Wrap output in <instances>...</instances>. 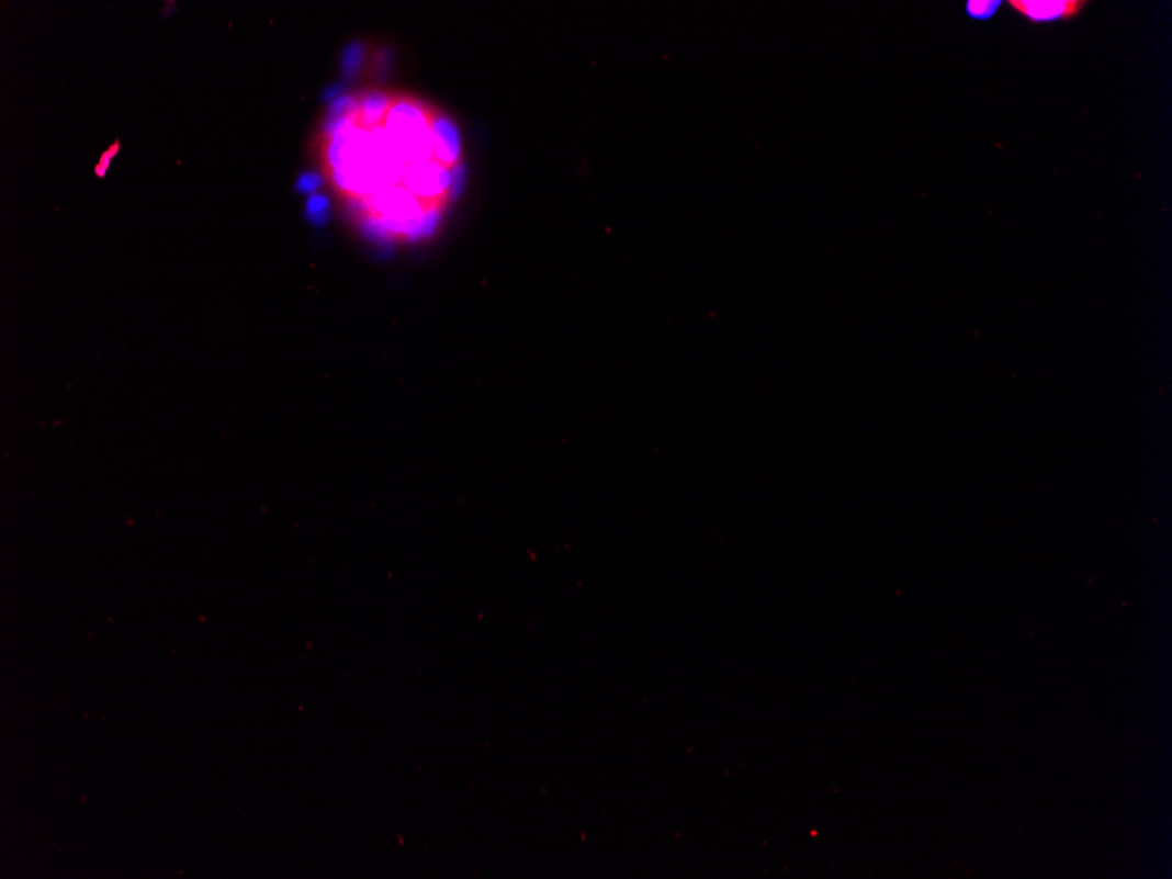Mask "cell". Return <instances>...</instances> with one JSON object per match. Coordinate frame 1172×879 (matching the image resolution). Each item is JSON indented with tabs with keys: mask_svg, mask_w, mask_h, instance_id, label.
Listing matches in <instances>:
<instances>
[{
	"mask_svg": "<svg viewBox=\"0 0 1172 879\" xmlns=\"http://www.w3.org/2000/svg\"><path fill=\"white\" fill-rule=\"evenodd\" d=\"M319 169L351 218L392 243L432 236L455 201L464 149L447 111L412 93L362 90L337 102Z\"/></svg>",
	"mask_w": 1172,
	"mask_h": 879,
	"instance_id": "1",
	"label": "cell"
},
{
	"mask_svg": "<svg viewBox=\"0 0 1172 879\" xmlns=\"http://www.w3.org/2000/svg\"><path fill=\"white\" fill-rule=\"evenodd\" d=\"M1089 4V0H1010L1007 2V5L1030 25L1072 22L1081 16Z\"/></svg>",
	"mask_w": 1172,
	"mask_h": 879,
	"instance_id": "2",
	"label": "cell"
},
{
	"mask_svg": "<svg viewBox=\"0 0 1172 879\" xmlns=\"http://www.w3.org/2000/svg\"><path fill=\"white\" fill-rule=\"evenodd\" d=\"M1001 8V0H967L966 14L972 20L987 22L990 18L995 16Z\"/></svg>",
	"mask_w": 1172,
	"mask_h": 879,
	"instance_id": "3",
	"label": "cell"
}]
</instances>
